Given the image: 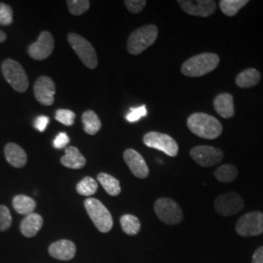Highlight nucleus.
Masks as SVG:
<instances>
[{"mask_svg":"<svg viewBox=\"0 0 263 263\" xmlns=\"http://www.w3.org/2000/svg\"><path fill=\"white\" fill-rule=\"evenodd\" d=\"M248 3V0H220L219 8L227 17H233Z\"/></svg>","mask_w":263,"mask_h":263,"instance_id":"27","label":"nucleus"},{"mask_svg":"<svg viewBox=\"0 0 263 263\" xmlns=\"http://www.w3.org/2000/svg\"><path fill=\"white\" fill-rule=\"evenodd\" d=\"M98 180L106 191V193L110 196H117L121 193L120 182L112 176L105 173H101L98 175Z\"/></svg>","mask_w":263,"mask_h":263,"instance_id":"23","label":"nucleus"},{"mask_svg":"<svg viewBox=\"0 0 263 263\" xmlns=\"http://www.w3.org/2000/svg\"><path fill=\"white\" fill-rule=\"evenodd\" d=\"M43 226V218L36 213H32L26 217L21 222V232L25 237L32 238L37 234Z\"/></svg>","mask_w":263,"mask_h":263,"instance_id":"19","label":"nucleus"},{"mask_svg":"<svg viewBox=\"0 0 263 263\" xmlns=\"http://www.w3.org/2000/svg\"><path fill=\"white\" fill-rule=\"evenodd\" d=\"M82 122L84 126V131L88 135H96L102 128V123L93 110H87L82 115Z\"/></svg>","mask_w":263,"mask_h":263,"instance_id":"24","label":"nucleus"},{"mask_svg":"<svg viewBox=\"0 0 263 263\" xmlns=\"http://www.w3.org/2000/svg\"><path fill=\"white\" fill-rule=\"evenodd\" d=\"M6 39H7V35H6V33L0 29V43L4 42Z\"/></svg>","mask_w":263,"mask_h":263,"instance_id":"38","label":"nucleus"},{"mask_svg":"<svg viewBox=\"0 0 263 263\" xmlns=\"http://www.w3.org/2000/svg\"><path fill=\"white\" fill-rule=\"evenodd\" d=\"M13 23V10L9 5L0 3V26H10Z\"/></svg>","mask_w":263,"mask_h":263,"instance_id":"32","label":"nucleus"},{"mask_svg":"<svg viewBox=\"0 0 263 263\" xmlns=\"http://www.w3.org/2000/svg\"><path fill=\"white\" fill-rule=\"evenodd\" d=\"M67 39L76 55L79 57L85 66L90 69H95L98 66V57L93 45L77 33H68Z\"/></svg>","mask_w":263,"mask_h":263,"instance_id":"7","label":"nucleus"},{"mask_svg":"<svg viewBox=\"0 0 263 263\" xmlns=\"http://www.w3.org/2000/svg\"><path fill=\"white\" fill-rule=\"evenodd\" d=\"M186 124L192 134L206 140L217 139L223 130L221 123L207 113H192L188 117Z\"/></svg>","mask_w":263,"mask_h":263,"instance_id":"1","label":"nucleus"},{"mask_svg":"<svg viewBox=\"0 0 263 263\" xmlns=\"http://www.w3.org/2000/svg\"><path fill=\"white\" fill-rule=\"evenodd\" d=\"M76 119V113L68 109H59L56 112V120L66 126H72Z\"/></svg>","mask_w":263,"mask_h":263,"instance_id":"30","label":"nucleus"},{"mask_svg":"<svg viewBox=\"0 0 263 263\" xmlns=\"http://www.w3.org/2000/svg\"><path fill=\"white\" fill-rule=\"evenodd\" d=\"M180 8L188 15L195 17L212 16L216 10V3L214 0H179Z\"/></svg>","mask_w":263,"mask_h":263,"instance_id":"12","label":"nucleus"},{"mask_svg":"<svg viewBox=\"0 0 263 263\" xmlns=\"http://www.w3.org/2000/svg\"><path fill=\"white\" fill-rule=\"evenodd\" d=\"M33 92L35 99L43 105H52L54 104V97L56 93V85L48 76H40L36 80Z\"/></svg>","mask_w":263,"mask_h":263,"instance_id":"14","label":"nucleus"},{"mask_svg":"<svg viewBox=\"0 0 263 263\" xmlns=\"http://www.w3.org/2000/svg\"><path fill=\"white\" fill-rule=\"evenodd\" d=\"M98 190V182L91 177H86L76 185V191L82 196L90 197Z\"/></svg>","mask_w":263,"mask_h":263,"instance_id":"28","label":"nucleus"},{"mask_svg":"<svg viewBox=\"0 0 263 263\" xmlns=\"http://www.w3.org/2000/svg\"><path fill=\"white\" fill-rule=\"evenodd\" d=\"M236 232L243 237H254L263 233V213L251 212L241 216L236 223Z\"/></svg>","mask_w":263,"mask_h":263,"instance_id":"9","label":"nucleus"},{"mask_svg":"<svg viewBox=\"0 0 263 263\" xmlns=\"http://www.w3.org/2000/svg\"><path fill=\"white\" fill-rule=\"evenodd\" d=\"M69 142V138L66 133H60L53 141V145L57 149L65 148Z\"/></svg>","mask_w":263,"mask_h":263,"instance_id":"35","label":"nucleus"},{"mask_svg":"<svg viewBox=\"0 0 263 263\" xmlns=\"http://www.w3.org/2000/svg\"><path fill=\"white\" fill-rule=\"evenodd\" d=\"M244 206L243 198L233 191L220 194L214 203L215 211L218 215L223 216H234L240 213Z\"/></svg>","mask_w":263,"mask_h":263,"instance_id":"10","label":"nucleus"},{"mask_svg":"<svg viewBox=\"0 0 263 263\" xmlns=\"http://www.w3.org/2000/svg\"><path fill=\"white\" fill-rule=\"evenodd\" d=\"M2 72L6 81L15 91L25 93L28 90V76L18 62L11 59L4 61L2 64Z\"/></svg>","mask_w":263,"mask_h":263,"instance_id":"5","label":"nucleus"},{"mask_svg":"<svg viewBox=\"0 0 263 263\" xmlns=\"http://www.w3.org/2000/svg\"><path fill=\"white\" fill-rule=\"evenodd\" d=\"M219 57L215 53H202L191 57L181 66V73L188 77H201L214 71L219 65Z\"/></svg>","mask_w":263,"mask_h":263,"instance_id":"2","label":"nucleus"},{"mask_svg":"<svg viewBox=\"0 0 263 263\" xmlns=\"http://www.w3.org/2000/svg\"><path fill=\"white\" fill-rule=\"evenodd\" d=\"M252 263H263V246L254 252Z\"/></svg>","mask_w":263,"mask_h":263,"instance_id":"37","label":"nucleus"},{"mask_svg":"<svg viewBox=\"0 0 263 263\" xmlns=\"http://www.w3.org/2000/svg\"><path fill=\"white\" fill-rule=\"evenodd\" d=\"M124 161L131 170L133 175L138 179H146L149 175V169L144 158L135 149H126L123 154Z\"/></svg>","mask_w":263,"mask_h":263,"instance_id":"15","label":"nucleus"},{"mask_svg":"<svg viewBox=\"0 0 263 263\" xmlns=\"http://www.w3.org/2000/svg\"><path fill=\"white\" fill-rule=\"evenodd\" d=\"M66 4L69 12L74 16H80L90 8V1L88 0H68Z\"/></svg>","mask_w":263,"mask_h":263,"instance_id":"29","label":"nucleus"},{"mask_svg":"<svg viewBox=\"0 0 263 263\" xmlns=\"http://www.w3.org/2000/svg\"><path fill=\"white\" fill-rule=\"evenodd\" d=\"M49 121H50L49 117L45 115H40L34 120V127L39 132H44L47 128Z\"/></svg>","mask_w":263,"mask_h":263,"instance_id":"36","label":"nucleus"},{"mask_svg":"<svg viewBox=\"0 0 263 263\" xmlns=\"http://www.w3.org/2000/svg\"><path fill=\"white\" fill-rule=\"evenodd\" d=\"M238 169L235 166L230 164L219 166L214 173L215 178L222 183H229L234 181L238 177Z\"/></svg>","mask_w":263,"mask_h":263,"instance_id":"25","label":"nucleus"},{"mask_svg":"<svg viewBox=\"0 0 263 263\" xmlns=\"http://www.w3.org/2000/svg\"><path fill=\"white\" fill-rule=\"evenodd\" d=\"M12 224V216L10 210L4 205H0V232L6 231Z\"/></svg>","mask_w":263,"mask_h":263,"instance_id":"31","label":"nucleus"},{"mask_svg":"<svg viewBox=\"0 0 263 263\" xmlns=\"http://www.w3.org/2000/svg\"><path fill=\"white\" fill-rule=\"evenodd\" d=\"M122 230L127 235H137L141 231V221L137 216L124 215L120 218Z\"/></svg>","mask_w":263,"mask_h":263,"instance_id":"26","label":"nucleus"},{"mask_svg":"<svg viewBox=\"0 0 263 263\" xmlns=\"http://www.w3.org/2000/svg\"><path fill=\"white\" fill-rule=\"evenodd\" d=\"M55 41L53 35L49 31H42L37 40L29 45L28 55L35 61L47 59L53 53Z\"/></svg>","mask_w":263,"mask_h":263,"instance_id":"13","label":"nucleus"},{"mask_svg":"<svg viewBox=\"0 0 263 263\" xmlns=\"http://www.w3.org/2000/svg\"><path fill=\"white\" fill-rule=\"evenodd\" d=\"M13 207L20 215L28 216L34 212L36 202L27 195H17L13 198Z\"/></svg>","mask_w":263,"mask_h":263,"instance_id":"22","label":"nucleus"},{"mask_svg":"<svg viewBox=\"0 0 263 263\" xmlns=\"http://www.w3.org/2000/svg\"><path fill=\"white\" fill-rule=\"evenodd\" d=\"M49 254L56 259L67 261L76 256V246L69 240H60L50 245Z\"/></svg>","mask_w":263,"mask_h":263,"instance_id":"16","label":"nucleus"},{"mask_svg":"<svg viewBox=\"0 0 263 263\" xmlns=\"http://www.w3.org/2000/svg\"><path fill=\"white\" fill-rule=\"evenodd\" d=\"M261 80L260 72L255 68H247L236 77V85L242 89L253 88Z\"/></svg>","mask_w":263,"mask_h":263,"instance_id":"21","label":"nucleus"},{"mask_svg":"<svg viewBox=\"0 0 263 263\" xmlns=\"http://www.w3.org/2000/svg\"><path fill=\"white\" fill-rule=\"evenodd\" d=\"M147 115V109L145 105H141L139 107H132L130 108V112L126 115V120L128 122H137L142 117H145Z\"/></svg>","mask_w":263,"mask_h":263,"instance_id":"33","label":"nucleus"},{"mask_svg":"<svg viewBox=\"0 0 263 263\" xmlns=\"http://www.w3.org/2000/svg\"><path fill=\"white\" fill-rule=\"evenodd\" d=\"M190 156L201 167L210 168L219 164L224 157L221 149L210 145H198L190 151Z\"/></svg>","mask_w":263,"mask_h":263,"instance_id":"11","label":"nucleus"},{"mask_svg":"<svg viewBox=\"0 0 263 263\" xmlns=\"http://www.w3.org/2000/svg\"><path fill=\"white\" fill-rule=\"evenodd\" d=\"M86 158L76 146H67L65 155L61 158V163L68 169L78 170L86 165Z\"/></svg>","mask_w":263,"mask_h":263,"instance_id":"20","label":"nucleus"},{"mask_svg":"<svg viewBox=\"0 0 263 263\" xmlns=\"http://www.w3.org/2000/svg\"><path fill=\"white\" fill-rule=\"evenodd\" d=\"M124 3L132 13H140L146 5L145 0H126Z\"/></svg>","mask_w":263,"mask_h":263,"instance_id":"34","label":"nucleus"},{"mask_svg":"<svg viewBox=\"0 0 263 263\" xmlns=\"http://www.w3.org/2000/svg\"><path fill=\"white\" fill-rule=\"evenodd\" d=\"M4 154L7 162L14 168H23L28 162V155L20 145L10 142L4 148Z\"/></svg>","mask_w":263,"mask_h":263,"instance_id":"18","label":"nucleus"},{"mask_svg":"<svg viewBox=\"0 0 263 263\" xmlns=\"http://www.w3.org/2000/svg\"><path fill=\"white\" fill-rule=\"evenodd\" d=\"M158 37V28L147 25L136 29L128 39L127 49L132 55H140L144 50L154 44Z\"/></svg>","mask_w":263,"mask_h":263,"instance_id":"3","label":"nucleus"},{"mask_svg":"<svg viewBox=\"0 0 263 263\" xmlns=\"http://www.w3.org/2000/svg\"><path fill=\"white\" fill-rule=\"evenodd\" d=\"M84 206L88 216L100 232L107 233L111 230L112 216L101 201L95 198H88L85 200Z\"/></svg>","mask_w":263,"mask_h":263,"instance_id":"4","label":"nucleus"},{"mask_svg":"<svg viewBox=\"0 0 263 263\" xmlns=\"http://www.w3.org/2000/svg\"><path fill=\"white\" fill-rule=\"evenodd\" d=\"M154 211L160 220L169 226L179 224L183 219V213L179 204L170 198L157 199Z\"/></svg>","mask_w":263,"mask_h":263,"instance_id":"6","label":"nucleus"},{"mask_svg":"<svg viewBox=\"0 0 263 263\" xmlns=\"http://www.w3.org/2000/svg\"><path fill=\"white\" fill-rule=\"evenodd\" d=\"M214 108L216 113L222 118H232L235 114L233 96L229 93L217 95L214 100Z\"/></svg>","mask_w":263,"mask_h":263,"instance_id":"17","label":"nucleus"},{"mask_svg":"<svg viewBox=\"0 0 263 263\" xmlns=\"http://www.w3.org/2000/svg\"><path fill=\"white\" fill-rule=\"evenodd\" d=\"M143 143L154 149L162 151L170 157H176L179 154V145L172 137L159 132H149L144 135Z\"/></svg>","mask_w":263,"mask_h":263,"instance_id":"8","label":"nucleus"}]
</instances>
